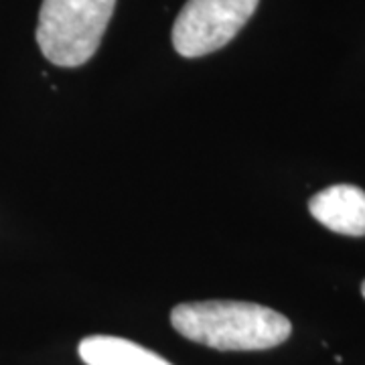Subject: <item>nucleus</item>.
Instances as JSON below:
<instances>
[{
    "label": "nucleus",
    "mask_w": 365,
    "mask_h": 365,
    "mask_svg": "<svg viewBox=\"0 0 365 365\" xmlns=\"http://www.w3.org/2000/svg\"><path fill=\"white\" fill-rule=\"evenodd\" d=\"M170 323L185 339L220 351L272 349L292 333V325L284 314L240 300L185 302L173 309Z\"/></svg>",
    "instance_id": "obj_1"
},
{
    "label": "nucleus",
    "mask_w": 365,
    "mask_h": 365,
    "mask_svg": "<svg viewBox=\"0 0 365 365\" xmlns=\"http://www.w3.org/2000/svg\"><path fill=\"white\" fill-rule=\"evenodd\" d=\"M116 0H43L37 23L41 53L57 67H79L96 55Z\"/></svg>",
    "instance_id": "obj_2"
},
{
    "label": "nucleus",
    "mask_w": 365,
    "mask_h": 365,
    "mask_svg": "<svg viewBox=\"0 0 365 365\" xmlns=\"http://www.w3.org/2000/svg\"><path fill=\"white\" fill-rule=\"evenodd\" d=\"M260 0H187L173 25L175 51L193 59L220 51L252 19Z\"/></svg>",
    "instance_id": "obj_3"
},
{
    "label": "nucleus",
    "mask_w": 365,
    "mask_h": 365,
    "mask_svg": "<svg viewBox=\"0 0 365 365\" xmlns=\"http://www.w3.org/2000/svg\"><path fill=\"white\" fill-rule=\"evenodd\" d=\"M309 211L327 230L341 235H365V191L355 185H333L309 201Z\"/></svg>",
    "instance_id": "obj_4"
},
{
    "label": "nucleus",
    "mask_w": 365,
    "mask_h": 365,
    "mask_svg": "<svg viewBox=\"0 0 365 365\" xmlns=\"http://www.w3.org/2000/svg\"><path fill=\"white\" fill-rule=\"evenodd\" d=\"M78 351L86 365H173L134 341L110 335L86 337Z\"/></svg>",
    "instance_id": "obj_5"
},
{
    "label": "nucleus",
    "mask_w": 365,
    "mask_h": 365,
    "mask_svg": "<svg viewBox=\"0 0 365 365\" xmlns=\"http://www.w3.org/2000/svg\"><path fill=\"white\" fill-rule=\"evenodd\" d=\"M361 294H364V299H365V282L361 284Z\"/></svg>",
    "instance_id": "obj_6"
}]
</instances>
